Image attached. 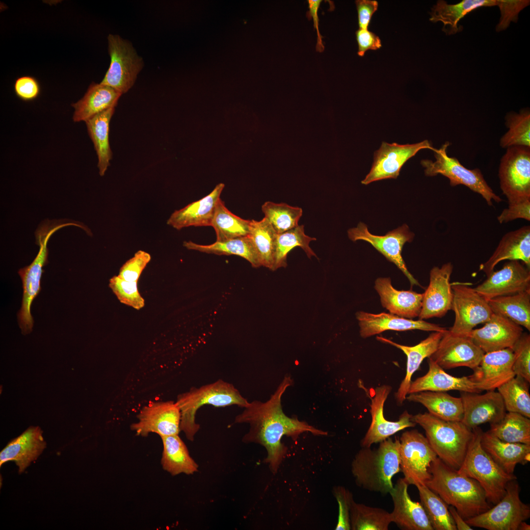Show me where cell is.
Listing matches in <instances>:
<instances>
[{"instance_id": "6da1fadb", "label": "cell", "mask_w": 530, "mask_h": 530, "mask_svg": "<svg viewBox=\"0 0 530 530\" xmlns=\"http://www.w3.org/2000/svg\"><path fill=\"white\" fill-rule=\"evenodd\" d=\"M292 384V378L286 375L268 400L249 402L235 419V423L249 424V431L243 436L242 441L259 444L265 449L267 456L265 462L273 474L277 473L287 452V447L281 442L284 436L296 441L304 432L316 436L327 435V432L284 413L282 397Z\"/></svg>"}, {"instance_id": "7a4b0ae2", "label": "cell", "mask_w": 530, "mask_h": 530, "mask_svg": "<svg viewBox=\"0 0 530 530\" xmlns=\"http://www.w3.org/2000/svg\"><path fill=\"white\" fill-rule=\"evenodd\" d=\"M425 483L447 504L455 508L466 520L491 508L485 492L475 479L459 474L438 457L429 468Z\"/></svg>"}, {"instance_id": "3957f363", "label": "cell", "mask_w": 530, "mask_h": 530, "mask_svg": "<svg viewBox=\"0 0 530 530\" xmlns=\"http://www.w3.org/2000/svg\"><path fill=\"white\" fill-rule=\"evenodd\" d=\"M399 440L388 438L374 449L362 447L351 463V472L359 486L386 494L393 488V477L400 470Z\"/></svg>"}, {"instance_id": "277c9868", "label": "cell", "mask_w": 530, "mask_h": 530, "mask_svg": "<svg viewBox=\"0 0 530 530\" xmlns=\"http://www.w3.org/2000/svg\"><path fill=\"white\" fill-rule=\"evenodd\" d=\"M411 420L424 429L437 457L457 470L473 437V430L461 421L445 420L428 412L412 415Z\"/></svg>"}, {"instance_id": "5b68a950", "label": "cell", "mask_w": 530, "mask_h": 530, "mask_svg": "<svg viewBox=\"0 0 530 530\" xmlns=\"http://www.w3.org/2000/svg\"><path fill=\"white\" fill-rule=\"evenodd\" d=\"M176 403L181 414L180 430L184 432L188 440L193 441L200 427L195 422V416L202 406L209 404L225 407L236 405L244 408L249 402L233 384L218 379L199 388L193 387L179 394Z\"/></svg>"}, {"instance_id": "8992f818", "label": "cell", "mask_w": 530, "mask_h": 530, "mask_svg": "<svg viewBox=\"0 0 530 530\" xmlns=\"http://www.w3.org/2000/svg\"><path fill=\"white\" fill-rule=\"evenodd\" d=\"M463 461L457 471L477 480L484 490L489 503L499 502L506 493L507 484L516 479L504 470L484 450L480 443L481 429L476 427Z\"/></svg>"}, {"instance_id": "52a82bcc", "label": "cell", "mask_w": 530, "mask_h": 530, "mask_svg": "<svg viewBox=\"0 0 530 530\" xmlns=\"http://www.w3.org/2000/svg\"><path fill=\"white\" fill-rule=\"evenodd\" d=\"M68 223H51L42 224L36 232V238L40 249L32 263L21 268L18 273L21 277L23 287V296L21 308L18 314L20 327L23 334L31 332L33 319L30 313V306L34 298L41 290L40 280L43 271L42 267L48 263L47 242L51 236L58 229L70 225Z\"/></svg>"}, {"instance_id": "ba28073f", "label": "cell", "mask_w": 530, "mask_h": 530, "mask_svg": "<svg viewBox=\"0 0 530 530\" xmlns=\"http://www.w3.org/2000/svg\"><path fill=\"white\" fill-rule=\"evenodd\" d=\"M450 145L449 142H446L440 149L434 148L435 161L429 159L421 160V163L425 168V175L431 177L441 174L449 179L452 186H465L482 196L489 206L493 205V201L498 203L502 202V199L488 185L480 169H469L457 159L447 155V150Z\"/></svg>"}, {"instance_id": "9c48e42d", "label": "cell", "mask_w": 530, "mask_h": 530, "mask_svg": "<svg viewBox=\"0 0 530 530\" xmlns=\"http://www.w3.org/2000/svg\"><path fill=\"white\" fill-rule=\"evenodd\" d=\"M107 44L110 65L100 83L121 94L126 93L134 84L144 67V60L132 43L119 35L109 34Z\"/></svg>"}, {"instance_id": "30bf717a", "label": "cell", "mask_w": 530, "mask_h": 530, "mask_svg": "<svg viewBox=\"0 0 530 530\" xmlns=\"http://www.w3.org/2000/svg\"><path fill=\"white\" fill-rule=\"evenodd\" d=\"M520 491L516 479L510 481L505 494L494 507L465 520L466 523L488 530H518L520 523L530 517V507L521 500Z\"/></svg>"}, {"instance_id": "8fae6325", "label": "cell", "mask_w": 530, "mask_h": 530, "mask_svg": "<svg viewBox=\"0 0 530 530\" xmlns=\"http://www.w3.org/2000/svg\"><path fill=\"white\" fill-rule=\"evenodd\" d=\"M400 468L409 485L425 484L429 468L437 455L426 437L416 429L404 432L400 438Z\"/></svg>"}, {"instance_id": "7c38bea8", "label": "cell", "mask_w": 530, "mask_h": 530, "mask_svg": "<svg viewBox=\"0 0 530 530\" xmlns=\"http://www.w3.org/2000/svg\"><path fill=\"white\" fill-rule=\"evenodd\" d=\"M499 169L500 188L508 203L530 199V149L524 146L506 148Z\"/></svg>"}, {"instance_id": "4fadbf2b", "label": "cell", "mask_w": 530, "mask_h": 530, "mask_svg": "<svg viewBox=\"0 0 530 530\" xmlns=\"http://www.w3.org/2000/svg\"><path fill=\"white\" fill-rule=\"evenodd\" d=\"M451 310L455 320L449 330L454 334L467 336L477 324L488 321L493 313L487 300L474 288L459 283L451 284Z\"/></svg>"}, {"instance_id": "5bb4252c", "label": "cell", "mask_w": 530, "mask_h": 530, "mask_svg": "<svg viewBox=\"0 0 530 530\" xmlns=\"http://www.w3.org/2000/svg\"><path fill=\"white\" fill-rule=\"evenodd\" d=\"M347 233L349 239L353 241L363 240L370 243L388 261L397 265L408 278L411 286H421L408 271L401 255L404 244L411 242L414 236L406 224L388 232L384 236H377L371 234L365 224L360 222L356 227L349 229Z\"/></svg>"}, {"instance_id": "9a60e30c", "label": "cell", "mask_w": 530, "mask_h": 530, "mask_svg": "<svg viewBox=\"0 0 530 530\" xmlns=\"http://www.w3.org/2000/svg\"><path fill=\"white\" fill-rule=\"evenodd\" d=\"M434 148L430 141L425 140L415 144L404 145L383 142L374 153L371 169L362 181L364 185L386 179H396L403 165L420 150Z\"/></svg>"}, {"instance_id": "2e32d148", "label": "cell", "mask_w": 530, "mask_h": 530, "mask_svg": "<svg viewBox=\"0 0 530 530\" xmlns=\"http://www.w3.org/2000/svg\"><path fill=\"white\" fill-rule=\"evenodd\" d=\"M484 353L468 336L454 334L447 330L429 357L444 370L465 367L473 370Z\"/></svg>"}, {"instance_id": "e0dca14e", "label": "cell", "mask_w": 530, "mask_h": 530, "mask_svg": "<svg viewBox=\"0 0 530 530\" xmlns=\"http://www.w3.org/2000/svg\"><path fill=\"white\" fill-rule=\"evenodd\" d=\"M138 421L131 425L136 434L147 437L155 433L160 437L179 434L181 414L173 401L150 402L144 406L137 416Z\"/></svg>"}, {"instance_id": "ac0fdd59", "label": "cell", "mask_w": 530, "mask_h": 530, "mask_svg": "<svg viewBox=\"0 0 530 530\" xmlns=\"http://www.w3.org/2000/svg\"><path fill=\"white\" fill-rule=\"evenodd\" d=\"M474 290L487 300L530 291V269L519 261H509L492 271Z\"/></svg>"}, {"instance_id": "d6986e66", "label": "cell", "mask_w": 530, "mask_h": 530, "mask_svg": "<svg viewBox=\"0 0 530 530\" xmlns=\"http://www.w3.org/2000/svg\"><path fill=\"white\" fill-rule=\"evenodd\" d=\"M392 387L387 385L377 387L371 399L370 413L371 422L367 432L361 442L362 447H371L373 444L389 438L397 432L416 424L411 420L412 415L404 411L397 421L387 420L384 416V403Z\"/></svg>"}, {"instance_id": "ffe728a7", "label": "cell", "mask_w": 530, "mask_h": 530, "mask_svg": "<svg viewBox=\"0 0 530 530\" xmlns=\"http://www.w3.org/2000/svg\"><path fill=\"white\" fill-rule=\"evenodd\" d=\"M453 266L450 262L430 271L429 283L423 293L419 319L442 318L451 310L452 291L450 282Z\"/></svg>"}, {"instance_id": "44dd1931", "label": "cell", "mask_w": 530, "mask_h": 530, "mask_svg": "<svg viewBox=\"0 0 530 530\" xmlns=\"http://www.w3.org/2000/svg\"><path fill=\"white\" fill-rule=\"evenodd\" d=\"M513 360L511 348L484 353L478 366L468 377L480 392L495 391L515 376Z\"/></svg>"}, {"instance_id": "7402d4cb", "label": "cell", "mask_w": 530, "mask_h": 530, "mask_svg": "<svg viewBox=\"0 0 530 530\" xmlns=\"http://www.w3.org/2000/svg\"><path fill=\"white\" fill-rule=\"evenodd\" d=\"M523 333L520 325L493 313L484 326L472 330L467 336L486 353L512 348Z\"/></svg>"}, {"instance_id": "603a6c76", "label": "cell", "mask_w": 530, "mask_h": 530, "mask_svg": "<svg viewBox=\"0 0 530 530\" xmlns=\"http://www.w3.org/2000/svg\"><path fill=\"white\" fill-rule=\"evenodd\" d=\"M479 394L460 392L463 408L461 422L471 429L484 423H496L506 413L498 392L490 391L484 394Z\"/></svg>"}, {"instance_id": "cb8c5ba5", "label": "cell", "mask_w": 530, "mask_h": 530, "mask_svg": "<svg viewBox=\"0 0 530 530\" xmlns=\"http://www.w3.org/2000/svg\"><path fill=\"white\" fill-rule=\"evenodd\" d=\"M408 485L404 478H399L390 492L394 504L392 522L404 530H433L422 504L411 499Z\"/></svg>"}, {"instance_id": "d4e9b609", "label": "cell", "mask_w": 530, "mask_h": 530, "mask_svg": "<svg viewBox=\"0 0 530 530\" xmlns=\"http://www.w3.org/2000/svg\"><path fill=\"white\" fill-rule=\"evenodd\" d=\"M356 318L360 327V335L363 338H367L387 330L405 331L420 330L444 332L447 330L445 327L423 319L415 320L391 313L372 314L358 311L356 313Z\"/></svg>"}, {"instance_id": "484cf974", "label": "cell", "mask_w": 530, "mask_h": 530, "mask_svg": "<svg viewBox=\"0 0 530 530\" xmlns=\"http://www.w3.org/2000/svg\"><path fill=\"white\" fill-rule=\"evenodd\" d=\"M521 261L530 268V226H524L503 236L490 257L479 269L488 276L501 262Z\"/></svg>"}, {"instance_id": "4316f807", "label": "cell", "mask_w": 530, "mask_h": 530, "mask_svg": "<svg viewBox=\"0 0 530 530\" xmlns=\"http://www.w3.org/2000/svg\"><path fill=\"white\" fill-rule=\"evenodd\" d=\"M374 288L380 296L382 307L390 313L408 319L419 317L423 293L397 290L392 286L389 277L377 278Z\"/></svg>"}, {"instance_id": "83f0119b", "label": "cell", "mask_w": 530, "mask_h": 530, "mask_svg": "<svg viewBox=\"0 0 530 530\" xmlns=\"http://www.w3.org/2000/svg\"><path fill=\"white\" fill-rule=\"evenodd\" d=\"M224 187V184H218L205 197L175 211L167 220V224L177 230L189 226H211Z\"/></svg>"}, {"instance_id": "f1b7e54d", "label": "cell", "mask_w": 530, "mask_h": 530, "mask_svg": "<svg viewBox=\"0 0 530 530\" xmlns=\"http://www.w3.org/2000/svg\"><path fill=\"white\" fill-rule=\"evenodd\" d=\"M42 431L39 426H30L10 441L0 453V466L14 461L21 473L35 460L46 448Z\"/></svg>"}, {"instance_id": "f546056e", "label": "cell", "mask_w": 530, "mask_h": 530, "mask_svg": "<svg viewBox=\"0 0 530 530\" xmlns=\"http://www.w3.org/2000/svg\"><path fill=\"white\" fill-rule=\"evenodd\" d=\"M444 332H433L426 338L414 346L397 344L383 337H376L379 341L390 344L400 349L407 356L405 376L395 394L398 404H402L406 399L413 374L420 367L423 360L430 357L436 351Z\"/></svg>"}, {"instance_id": "4dcf8cb0", "label": "cell", "mask_w": 530, "mask_h": 530, "mask_svg": "<svg viewBox=\"0 0 530 530\" xmlns=\"http://www.w3.org/2000/svg\"><path fill=\"white\" fill-rule=\"evenodd\" d=\"M428 370L424 375L412 381L408 394L423 391H459L480 393L468 376L455 377L447 373L431 358H428Z\"/></svg>"}, {"instance_id": "1f68e13d", "label": "cell", "mask_w": 530, "mask_h": 530, "mask_svg": "<svg viewBox=\"0 0 530 530\" xmlns=\"http://www.w3.org/2000/svg\"><path fill=\"white\" fill-rule=\"evenodd\" d=\"M480 443L484 450L508 474H513L518 464L530 461V445L505 442L488 431H482Z\"/></svg>"}, {"instance_id": "d6a6232c", "label": "cell", "mask_w": 530, "mask_h": 530, "mask_svg": "<svg viewBox=\"0 0 530 530\" xmlns=\"http://www.w3.org/2000/svg\"><path fill=\"white\" fill-rule=\"evenodd\" d=\"M121 95L108 86L92 83L84 96L72 105L74 108L73 121L85 122L111 107H115Z\"/></svg>"}, {"instance_id": "836d02e7", "label": "cell", "mask_w": 530, "mask_h": 530, "mask_svg": "<svg viewBox=\"0 0 530 530\" xmlns=\"http://www.w3.org/2000/svg\"><path fill=\"white\" fill-rule=\"evenodd\" d=\"M495 5L496 0H463L454 4L440 0L431 8L429 20L442 22V30L447 35L454 34L462 30L458 22L468 13L480 7Z\"/></svg>"}, {"instance_id": "e575fe53", "label": "cell", "mask_w": 530, "mask_h": 530, "mask_svg": "<svg viewBox=\"0 0 530 530\" xmlns=\"http://www.w3.org/2000/svg\"><path fill=\"white\" fill-rule=\"evenodd\" d=\"M409 401L419 403L428 413L440 419L451 421H461L463 408L460 397H452L445 392L423 391L408 394Z\"/></svg>"}, {"instance_id": "d590c367", "label": "cell", "mask_w": 530, "mask_h": 530, "mask_svg": "<svg viewBox=\"0 0 530 530\" xmlns=\"http://www.w3.org/2000/svg\"><path fill=\"white\" fill-rule=\"evenodd\" d=\"M163 445L161 458L162 469L173 476L189 475L197 472L198 465L178 434L160 437Z\"/></svg>"}, {"instance_id": "8d00e7d4", "label": "cell", "mask_w": 530, "mask_h": 530, "mask_svg": "<svg viewBox=\"0 0 530 530\" xmlns=\"http://www.w3.org/2000/svg\"><path fill=\"white\" fill-rule=\"evenodd\" d=\"M115 107L101 112L85 122L98 157V167L101 176L105 175L110 164L112 153L109 142V124Z\"/></svg>"}, {"instance_id": "74e56055", "label": "cell", "mask_w": 530, "mask_h": 530, "mask_svg": "<svg viewBox=\"0 0 530 530\" xmlns=\"http://www.w3.org/2000/svg\"><path fill=\"white\" fill-rule=\"evenodd\" d=\"M184 247L189 250L218 255H237L248 261L254 267L262 266L260 260L249 236L223 242L215 241L209 245L197 244L191 241H184Z\"/></svg>"}, {"instance_id": "f35d334b", "label": "cell", "mask_w": 530, "mask_h": 530, "mask_svg": "<svg viewBox=\"0 0 530 530\" xmlns=\"http://www.w3.org/2000/svg\"><path fill=\"white\" fill-rule=\"evenodd\" d=\"M487 301L493 313L530 331V291L498 296Z\"/></svg>"}, {"instance_id": "ab89813d", "label": "cell", "mask_w": 530, "mask_h": 530, "mask_svg": "<svg viewBox=\"0 0 530 530\" xmlns=\"http://www.w3.org/2000/svg\"><path fill=\"white\" fill-rule=\"evenodd\" d=\"M251 220L233 214L220 199L216 207L211 226L215 230L216 241L223 242L249 236Z\"/></svg>"}, {"instance_id": "60d3db41", "label": "cell", "mask_w": 530, "mask_h": 530, "mask_svg": "<svg viewBox=\"0 0 530 530\" xmlns=\"http://www.w3.org/2000/svg\"><path fill=\"white\" fill-rule=\"evenodd\" d=\"M488 431L505 442L530 445V418L517 413H506Z\"/></svg>"}, {"instance_id": "b9f144b4", "label": "cell", "mask_w": 530, "mask_h": 530, "mask_svg": "<svg viewBox=\"0 0 530 530\" xmlns=\"http://www.w3.org/2000/svg\"><path fill=\"white\" fill-rule=\"evenodd\" d=\"M277 233L265 217L251 220L249 236L258 254L262 266L273 270Z\"/></svg>"}, {"instance_id": "7bdbcfd3", "label": "cell", "mask_w": 530, "mask_h": 530, "mask_svg": "<svg viewBox=\"0 0 530 530\" xmlns=\"http://www.w3.org/2000/svg\"><path fill=\"white\" fill-rule=\"evenodd\" d=\"M423 506L435 530H457L447 504L425 484L416 485Z\"/></svg>"}, {"instance_id": "ee69618b", "label": "cell", "mask_w": 530, "mask_h": 530, "mask_svg": "<svg viewBox=\"0 0 530 530\" xmlns=\"http://www.w3.org/2000/svg\"><path fill=\"white\" fill-rule=\"evenodd\" d=\"M392 522L391 513L387 511L352 501L350 509L351 530H387Z\"/></svg>"}, {"instance_id": "f6af8a7d", "label": "cell", "mask_w": 530, "mask_h": 530, "mask_svg": "<svg viewBox=\"0 0 530 530\" xmlns=\"http://www.w3.org/2000/svg\"><path fill=\"white\" fill-rule=\"evenodd\" d=\"M316 239V238L310 237L305 234L303 225H298L283 233L277 234L273 270L287 266V255L296 247H301L308 258H311L312 256L317 257L315 252L309 246V243Z\"/></svg>"}, {"instance_id": "bcb514c9", "label": "cell", "mask_w": 530, "mask_h": 530, "mask_svg": "<svg viewBox=\"0 0 530 530\" xmlns=\"http://www.w3.org/2000/svg\"><path fill=\"white\" fill-rule=\"evenodd\" d=\"M528 382L516 376L497 388L506 411L530 418V395Z\"/></svg>"}, {"instance_id": "7dc6e473", "label": "cell", "mask_w": 530, "mask_h": 530, "mask_svg": "<svg viewBox=\"0 0 530 530\" xmlns=\"http://www.w3.org/2000/svg\"><path fill=\"white\" fill-rule=\"evenodd\" d=\"M508 131L500 139V146L507 148L512 146L530 147V112L523 109L518 113L510 112L506 116Z\"/></svg>"}, {"instance_id": "c3c4849f", "label": "cell", "mask_w": 530, "mask_h": 530, "mask_svg": "<svg viewBox=\"0 0 530 530\" xmlns=\"http://www.w3.org/2000/svg\"><path fill=\"white\" fill-rule=\"evenodd\" d=\"M262 210L265 217L277 234L283 233L297 227L303 212L299 207L270 201L265 202L262 206Z\"/></svg>"}, {"instance_id": "681fc988", "label": "cell", "mask_w": 530, "mask_h": 530, "mask_svg": "<svg viewBox=\"0 0 530 530\" xmlns=\"http://www.w3.org/2000/svg\"><path fill=\"white\" fill-rule=\"evenodd\" d=\"M109 286L122 303L136 310L144 306V300L137 289V281L129 282L114 276L109 280Z\"/></svg>"}, {"instance_id": "f907efd6", "label": "cell", "mask_w": 530, "mask_h": 530, "mask_svg": "<svg viewBox=\"0 0 530 530\" xmlns=\"http://www.w3.org/2000/svg\"><path fill=\"white\" fill-rule=\"evenodd\" d=\"M513 352V370L515 375L530 382V335L523 333L511 348Z\"/></svg>"}, {"instance_id": "816d5d0a", "label": "cell", "mask_w": 530, "mask_h": 530, "mask_svg": "<svg viewBox=\"0 0 530 530\" xmlns=\"http://www.w3.org/2000/svg\"><path fill=\"white\" fill-rule=\"evenodd\" d=\"M529 4L528 0H496L501 12L496 31L505 30L511 22H517L519 12Z\"/></svg>"}, {"instance_id": "f5cc1de1", "label": "cell", "mask_w": 530, "mask_h": 530, "mask_svg": "<svg viewBox=\"0 0 530 530\" xmlns=\"http://www.w3.org/2000/svg\"><path fill=\"white\" fill-rule=\"evenodd\" d=\"M151 258L150 255L147 252L142 250L138 251L133 257L123 265L118 276L127 281H137Z\"/></svg>"}, {"instance_id": "db71d44e", "label": "cell", "mask_w": 530, "mask_h": 530, "mask_svg": "<svg viewBox=\"0 0 530 530\" xmlns=\"http://www.w3.org/2000/svg\"><path fill=\"white\" fill-rule=\"evenodd\" d=\"M333 494L338 504V517L336 530H351L350 523V509L352 494L348 490L341 486L333 489Z\"/></svg>"}, {"instance_id": "11a10c76", "label": "cell", "mask_w": 530, "mask_h": 530, "mask_svg": "<svg viewBox=\"0 0 530 530\" xmlns=\"http://www.w3.org/2000/svg\"><path fill=\"white\" fill-rule=\"evenodd\" d=\"M517 219L530 220V199L508 203V207L504 209L497 217V220L501 224Z\"/></svg>"}, {"instance_id": "9f6ffc18", "label": "cell", "mask_w": 530, "mask_h": 530, "mask_svg": "<svg viewBox=\"0 0 530 530\" xmlns=\"http://www.w3.org/2000/svg\"><path fill=\"white\" fill-rule=\"evenodd\" d=\"M14 90L17 96L24 101H31L39 95V85L35 79L28 76L18 78L15 81Z\"/></svg>"}, {"instance_id": "6f0895ef", "label": "cell", "mask_w": 530, "mask_h": 530, "mask_svg": "<svg viewBox=\"0 0 530 530\" xmlns=\"http://www.w3.org/2000/svg\"><path fill=\"white\" fill-rule=\"evenodd\" d=\"M355 35L358 47L357 54L359 56L363 57L368 50H377L382 46L379 37L368 29L359 28Z\"/></svg>"}, {"instance_id": "680465c9", "label": "cell", "mask_w": 530, "mask_h": 530, "mask_svg": "<svg viewBox=\"0 0 530 530\" xmlns=\"http://www.w3.org/2000/svg\"><path fill=\"white\" fill-rule=\"evenodd\" d=\"M355 3L359 28L368 29L373 14L377 10L378 3L375 0H356Z\"/></svg>"}, {"instance_id": "91938a15", "label": "cell", "mask_w": 530, "mask_h": 530, "mask_svg": "<svg viewBox=\"0 0 530 530\" xmlns=\"http://www.w3.org/2000/svg\"><path fill=\"white\" fill-rule=\"evenodd\" d=\"M308 10L307 12L308 18L313 19L314 27L317 32V43L316 45L317 51L321 53L324 51V47L322 43L321 34L319 30V19L318 16V10L321 3V0H308Z\"/></svg>"}, {"instance_id": "94428289", "label": "cell", "mask_w": 530, "mask_h": 530, "mask_svg": "<svg viewBox=\"0 0 530 530\" xmlns=\"http://www.w3.org/2000/svg\"><path fill=\"white\" fill-rule=\"evenodd\" d=\"M449 510L458 530H473L472 527L468 524L461 517L455 507L450 505Z\"/></svg>"}, {"instance_id": "6125c7cd", "label": "cell", "mask_w": 530, "mask_h": 530, "mask_svg": "<svg viewBox=\"0 0 530 530\" xmlns=\"http://www.w3.org/2000/svg\"><path fill=\"white\" fill-rule=\"evenodd\" d=\"M530 526L525 521L522 522L519 525L518 530H530Z\"/></svg>"}]
</instances>
